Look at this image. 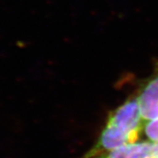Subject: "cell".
<instances>
[{
  "label": "cell",
  "mask_w": 158,
  "mask_h": 158,
  "mask_svg": "<svg viewBox=\"0 0 158 158\" xmlns=\"http://www.w3.org/2000/svg\"><path fill=\"white\" fill-rule=\"evenodd\" d=\"M142 124L138 97H131L111 113L96 143L83 158L96 157L118 148L135 143L140 136Z\"/></svg>",
  "instance_id": "cell-1"
},
{
  "label": "cell",
  "mask_w": 158,
  "mask_h": 158,
  "mask_svg": "<svg viewBox=\"0 0 158 158\" xmlns=\"http://www.w3.org/2000/svg\"><path fill=\"white\" fill-rule=\"evenodd\" d=\"M158 156V143L135 142L93 158H154Z\"/></svg>",
  "instance_id": "cell-3"
},
{
  "label": "cell",
  "mask_w": 158,
  "mask_h": 158,
  "mask_svg": "<svg viewBox=\"0 0 158 158\" xmlns=\"http://www.w3.org/2000/svg\"><path fill=\"white\" fill-rule=\"evenodd\" d=\"M141 131L148 141L158 143V117L142 124Z\"/></svg>",
  "instance_id": "cell-4"
},
{
  "label": "cell",
  "mask_w": 158,
  "mask_h": 158,
  "mask_svg": "<svg viewBox=\"0 0 158 158\" xmlns=\"http://www.w3.org/2000/svg\"><path fill=\"white\" fill-rule=\"evenodd\" d=\"M143 123L158 117V71L143 85L138 94Z\"/></svg>",
  "instance_id": "cell-2"
},
{
  "label": "cell",
  "mask_w": 158,
  "mask_h": 158,
  "mask_svg": "<svg viewBox=\"0 0 158 158\" xmlns=\"http://www.w3.org/2000/svg\"><path fill=\"white\" fill-rule=\"evenodd\" d=\"M154 158H158V156H156V157H154Z\"/></svg>",
  "instance_id": "cell-5"
}]
</instances>
